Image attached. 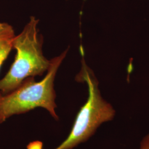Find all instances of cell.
Wrapping results in <instances>:
<instances>
[{
	"instance_id": "obj_1",
	"label": "cell",
	"mask_w": 149,
	"mask_h": 149,
	"mask_svg": "<svg viewBox=\"0 0 149 149\" xmlns=\"http://www.w3.org/2000/svg\"><path fill=\"white\" fill-rule=\"evenodd\" d=\"M69 49L50 60V66L43 80L36 82L34 77L24 80L15 90L6 95H0V124L15 114H22L37 107L48 110L55 119L56 94L54 82L61 64Z\"/></svg>"
},
{
	"instance_id": "obj_2",
	"label": "cell",
	"mask_w": 149,
	"mask_h": 149,
	"mask_svg": "<svg viewBox=\"0 0 149 149\" xmlns=\"http://www.w3.org/2000/svg\"><path fill=\"white\" fill-rule=\"evenodd\" d=\"M38 23L39 20L32 16L15 38L16 57L10 69L0 80V95L10 93L28 78L40 76L49 69L51 62L43 55V38L39 34Z\"/></svg>"
},
{
	"instance_id": "obj_3",
	"label": "cell",
	"mask_w": 149,
	"mask_h": 149,
	"mask_svg": "<svg viewBox=\"0 0 149 149\" xmlns=\"http://www.w3.org/2000/svg\"><path fill=\"white\" fill-rule=\"evenodd\" d=\"M76 80L85 82L88 96L85 104L80 109L69 136L55 149H72L88 140L103 123L110 122L116 116V110L102 97L99 82L83 58L82 66Z\"/></svg>"
},
{
	"instance_id": "obj_4",
	"label": "cell",
	"mask_w": 149,
	"mask_h": 149,
	"mask_svg": "<svg viewBox=\"0 0 149 149\" xmlns=\"http://www.w3.org/2000/svg\"><path fill=\"white\" fill-rule=\"evenodd\" d=\"M15 37L12 26L5 22H0V68L13 49Z\"/></svg>"
},
{
	"instance_id": "obj_5",
	"label": "cell",
	"mask_w": 149,
	"mask_h": 149,
	"mask_svg": "<svg viewBox=\"0 0 149 149\" xmlns=\"http://www.w3.org/2000/svg\"><path fill=\"white\" fill-rule=\"evenodd\" d=\"M139 149H149V133L146 135L141 140Z\"/></svg>"
}]
</instances>
